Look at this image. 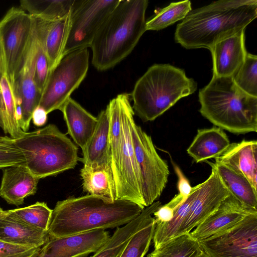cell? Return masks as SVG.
Instances as JSON below:
<instances>
[{
	"label": "cell",
	"mask_w": 257,
	"mask_h": 257,
	"mask_svg": "<svg viewBox=\"0 0 257 257\" xmlns=\"http://www.w3.org/2000/svg\"><path fill=\"white\" fill-rule=\"evenodd\" d=\"M144 208L125 200L87 194L57 202L48 233L61 237L88 231L118 227L137 218Z\"/></svg>",
	"instance_id": "6da1fadb"
},
{
	"label": "cell",
	"mask_w": 257,
	"mask_h": 257,
	"mask_svg": "<svg viewBox=\"0 0 257 257\" xmlns=\"http://www.w3.org/2000/svg\"><path fill=\"white\" fill-rule=\"evenodd\" d=\"M256 17V0L215 1L192 10L177 26L175 40L187 49L210 50L220 40L245 29Z\"/></svg>",
	"instance_id": "7a4b0ae2"
},
{
	"label": "cell",
	"mask_w": 257,
	"mask_h": 257,
	"mask_svg": "<svg viewBox=\"0 0 257 257\" xmlns=\"http://www.w3.org/2000/svg\"><path fill=\"white\" fill-rule=\"evenodd\" d=\"M147 0H120L97 32L90 48L98 71L112 68L133 50L147 31Z\"/></svg>",
	"instance_id": "3957f363"
},
{
	"label": "cell",
	"mask_w": 257,
	"mask_h": 257,
	"mask_svg": "<svg viewBox=\"0 0 257 257\" xmlns=\"http://www.w3.org/2000/svg\"><path fill=\"white\" fill-rule=\"evenodd\" d=\"M198 96L199 112L217 127L236 134L257 132V97L240 89L232 76L213 75Z\"/></svg>",
	"instance_id": "277c9868"
},
{
	"label": "cell",
	"mask_w": 257,
	"mask_h": 257,
	"mask_svg": "<svg viewBox=\"0 0 257 257\" xmlns=\"http://www.w3.org/2000/svg\"><path fill=\"white\" fill-rule=\"evenodd\" d=\"M197 88L196 82L183 69L154 64L137 80L130 94L134 113L144 122L153 121Z\"/></svg>",
	"instance_id": "5b68a950"
},
{
	"label": "cell",
	"mask_w": 257,
	"mask_h": 257,
	"mask_svg": "<svg viewBox=\"0 0 257 257\" xmlns=\"http://www.w3.org/2000/svg\"><path fill=\"white\" fill-rule=\"evenodd\" d=\"M13 140L24 155L25 166L39 179L73 169L80 160L77 146L54 124Z\"/></svg>",
	"instance_id": "8992f818"
},
{
	"label": "cell",
	"mask_w": 257,
	"mask_h": 257,
	"mask_svg": "<svg viewBox=\"0 0 257 257\" xmlns=\"http://www.w3.org/2000/svg\"><path fill=\"white\" fill-rule=\"evenodd\" d=\"M87 48L64 55L51 71L39 106L48 114L61 110L85 78L89 67Z\"/></svg>",
	"instance_id": "52a82bcc"
},
{
	"label": "cell",
	"mask_w": 257,
	"mask_h": 257,
	"mask_svg": "<svg viewBox=\"0 0 257 257\" xmlns=\"http://www.w3.org/2000/svg\"><path fill=\"white\" fill-rule=\"evenodd\" d=\"M131 134L142 198L147 207L161 196L168 182L170 171L167 162L158 155L151 137L135 120L132 123Z\"/></svg>",
	"instance_id": "ba28073f"
},
{
	"label": "cell",
	"mask_w": 257,
	"mask_h": 257,
	"mask_svg": "<svg viewBox=\"0 0 257 257\" xmlns=\"http://www.w3.org/2000/svg\"><path fill=\"white\" fill-rule=\"evenodd\" d=\"M120 0H75L63 56L90 47L99 29Z\"/></svg>",
	"instance_id": "9c48e42d"
},
{
	"label": "cell",
	"mask_w": 257,
	"mask_h": 257,
	"mask_svg": "<svg viewBox=\"0 0 257 257\" xmlns=\"http://www.w3.org/2000/svg\"><path fill=\"white\" fill-rule=\"evenodd\" d=\"M34 19L20 8L12 7L0 21V44L8 77L13 85L32 36Z\"/></svg>",
	"instance_id": "30bf717a"
},
{
	"label": "cell",
	"mask_w": 257,
	"mask_h": 257,
	"mask_svg": "<svg viewBox=\"0 0 257 257\" xmlns=\"http://www.w3.org/2000/svg\"><path fill=\"white\" fill-rule=\"evenodd\" d=\"M119 98L122 123L120 153V179L116 191V200L133 202L143 208L140 174L131 134V125L135 113L131 104V95L123 93Z\"/></svg>",
	"instance_id": "8fae6325"
},
{
	"label": "cell",
	"mask_w": 257,
	"mask_h": 257,
	"mask_svg": "<svg viewBox=\"0 0 257 257\" xmlns=\"http://www.w3.org/2000/svg\"><path fill=\"white\" fill-rule=\"evenodd\" d=\"M199 242L210 257H257V212Z\"/></svg>",
	"instance_id": "7c38bea8"
},
{
	"label": "cell",
	"mask_w": 257,
	"mask_h": 257,
	"mask_svg": "<svg viewBox=\"0 0 257 257\" xmlns=\"http://www.w3.org/2000/svg\"><path fill=\"white\" fill-rule=\"evenodd\" d=\"M36 48L37 38L34 25L27 50L13 84L15 97L21 112L19 124L24 132L29 129L33 112L39 105L42 96L36 80Z\"/></svg>",
	"instance_id": "4fadbf2b"
},
{
	"label": "cell",
	"mask_w": 257,
	"mask_h": 257,
	"mask_svg": "<svg viewBox=\"0 0 257 257\" xmlns=\"http://www.w3.org/2000/svg\"><path fill=\"white\" fill-rule=\"evenodd\" d=\"M203 182L193 187L194 198L189 211L175 236L189 233L214 212L229 193L222 184L215 168Z\"/></svg>",
	"instance_id": "5bb4252c"
},
{
	"label": "cell",
	"mask_w": 257,
	"mask_h": 257,
	"mask_svg": "<svg viewBox=\"0 0 257 257\" xmlns=\"http://www.w3.org/2000/svg\"><path fill=\"white\" fill-rule=\"evenodd\" d=\"M110 237L108 231L103 229L61 237L49 236L36 257H87L101 248Z\"/></svg>",
	"instance_id": "9a60e30c"
},
{
	"label": "cell",
	"mask_w": 257,
	"mask_h": 257,
	"mask_svg": "<svg viewBox=\"0 0 257 257\" xmlns=\"http://www.w3.org/2000/svg\"><path fill=\"white\" fill-rule=\"evenodd\" d=\"M255 212L257 210L245 206L229 193L216 210L189 234L200 241L233 226L247 215Z\"/></svg>",
	"instance_id": "2e32d148"
},
{
	"label": "cell",
	"mask_w": 257,
	"mask_h": 257,
	"mask_svg": "<svg viewBox=\"0 0 257 257\" xmlns=\"http://www.w3.org/2000/svg\"><path fill=\"white\" fill-rule=\"evenodd\" d=\"M71 11L53 20L33 17L36 36L48 58L50 71L63 57L70 27Z\"/></svg>",
	"instance_id": "e0dca14e"
},
{
	"label": "cell",
	"mask_w": 257,
	"mask_h": 257,
	"mask_svg": "<svg viewBox=\"0 0 257 257\" xmlns=\"http://www.w3.org/2000/svg\"><path fill=\"white\" fill-rule=\"evenodd\" d=\"M245 30L220 40L210 50L213 61V75L233 76L242 65L247 54Z\"/></svg>",
	"instance_id": "ac0fdd59"
},
{
	"label": "cell",
	"mask_w": 257,
	"mask_h": 257,
	"mask_svg": "<svg viewBox=\"0 0 257 257\" xmlns=\"http://www.w3.org/2000/svg\"><path fill=\"white\" fill-rule=\"evenodd\" d=\"M39 180L25 165L5 168L0 185V196L10 204L22 205L26 198L35 194Z\"/></svg>",
	"instance_id": "d6986e66"
},
{
	"label": "cell",
	"mask_w": 257,
	"mask_h": 257,
	"mask_svg": "<svg viewBox=\"0 0 257 257\" xmlns=\"http://www.w3.org/2000/svg\"><path fill=\"white\" fill-rule=\"evenodd\" d=\"M215 161L245 177L257 190V141L243 140L230 144Z\"/></svg>",
	"instance_id": "ffe728a7"
},
{
	"label": "cell",
	"mask_w": 257,
	"mask_h": 257,
	"mask_svg": "<svg viewBox=\"0 0 257 257\" xmlns=\"http://www.w3.org/2000/svg\"><path fill=\"white\" fill-rule=\"evenodd\" d=\"M60 111L63 113L68 134L83 153L95 131L97 117L71 97L66 101Z\"/></svg>",
	"instance_id": "44dd1931"
},
{
	"label": "cell",
	"mask_w": 257,
	"mask_h": 257,
	"mask_svg": "<svg viewBox=\"0 0 257 257\" xmlns=\"http://www.w3.org/2000/svg\"><path fill=\"white\" fill-rule=\"evenodd\" d=\"M230 144L228 137L220 127L199 129L187 152L198 163L218 157Z\"/></svg>",
	"instance_id": "7402d4cb"
},
{
	"label": "cell",
	"mask_w": 257,
	"mask_h": 257,
	"mask_svg": "<svg viewBox=\"0 0 257 257\" xmlns=\"http://www.w3.org/2000/svg\"><path fill=\"white\" fill-rule=\"evenodd\" d=\"M49 237L48 231L30 226L7 214L0 218V240L10 243L41 247Z\"/></svg>",
	"instance_id": "603a6c76"
},
{
	"label": "cell",
	"mask_w": 257,
	"mask_h": 257,
	"mask_svg": "<svg viewBox=\"0 0 257 257\" xmlns=\"http://www.w3.org/2000/svg\"><path fill=\"white\" fill-rule=\"evenodd\" d=\"M161 205V203L157 201L145 207L135 219L117 228L107 242L90 257H119L132 236Z\"/></svg>",
	"instance_id": "cb8c5ba5"
},
{
	"label": "cell",
	"mask_w": 257,
	"mask_h": 257,
	"mask_svg": "<svg viewBox=\"0 0 257 257\" xmlns=\"http://www.w3.org/2000/svg\"><path fill=\"white\" fill-rule=\"evenodd\" d=\"M97 122L80 161L90 166L109 165L108 143L110 121L107 109L101 110L97 117Z\"/></svg>",
	"instance_id": "d4e9b609"
},
{
	"label": "cell",
	"mask_w": 257,
	"mask_h": 257,
	"mask_svg": "<svg viewBox=\"0 0 257 257\" xmlns=\"http://www.w3.org/2000/svg\"><path fill=\"white\" fill-rule=\"evenodd\" d=\"M207 163L215 168L231 195L245 206L257 210V190L245 177L221 162Z\"/></svg>",
	"instance_id": "484cf974"
},
{
	"label": "cell",
	"mask_w": 257,
	"mask_h": 257,
	"mask_svg": "<svg viewBox=\"0 0 257 257\" xmlns=\"http://www.w3.org/2000/svg\"><path fill=\"white\" fill-rule=\"evenodd\" d=\"M80 175L83 190L88 194L116 200L114 182L108 165L96 166L83 165Z\"/></svg>",
	"instance_id": "4316f807"
},
{
	"label": "cell",
	"mask_w": 257,
	"mask_h": 257,
	"mask_svg": "<svg viewBox=\"0 0 257 257\" xmlns=\"http://www.w3.org/2000/svg\"><path fill=\"white\" fill-rule=\"evenodd\" d=\"M0 127L13 139L24 133L19 124L13 86L6 73L0 77Z\"/></svg>",
	"instance_id": "83f0119b"
},
{
	"label": "cell",
	"mask_w": 257,
	"mask_h": 257,
	"mask_svg": "<svg viewBox=\"0 0 257 257\" xmlns=\"http://www.w3.org/2000/svg\"><path fill=\"white\" fill-rule=\"evenodd\" d=\"M75 0H23L21 8L32 17L44 20L60 19L71 10Z\"/></svg>",
	"instance_id": "f1b7e54d"
},
{
	"label": "cell",
	"mask_w": 257,
	"mask_h": 257,
	"mask_svg": "<svg viewBox=\"0 0 257 257\" xmlns=\"http://www.w3.org/2000/svg\"><path fill=\"white\" fill-rule=\"evenodd\" d=\"M202 251L199 241L186 233L163 243L147 257H196Z\"/></svg>",
	"instance_id": "f546056e"
},
{
	"label": "cell",
	"mask_w": 257,
	"mask_h": 257,
	"mask_svg": "<svg viewBox=\"0 0 257 257\" xmlns=\"http://www.w3.org/2000/svg\"><path fill=\"white\" fill-rule=\"evenodd\" d=\"M7 211L9 216L47 231L53 212L44 202H37L28 206Z\"/></svg>",
	"instance_id": "4dcf8cb0"
},
{
	"label": "cell",
	"mask_w": 257,
	"mask_h": 257,
	"mask_svg": "<svg viewBox=\"0 0 257 257\" xmlns=\"http://www.w3.org/2000/svg\"><path fill=\"white\" fill-rule=\"evenodd\" d=\"M192 10L188 0L171 3L161 9H158L155 15L146 21L147 30L159 31L183 20Z\"/></svg>",
	"instance_id": "1f68e13d"
},
{
	"label": "cell",
	"mask_w": 257,
	"mask_h": 257,
	"mask_svg": "<svg viewBox=\"0 0 257 257\" xmlns=\"http://www.w3.org/2000/svg\"><path fill=\"white\" fill-rule=\"evenodd\" d=\"M194 194V188L192 187L191 193L176 210L173 218L167 223L156 225L153 237L155 248L175 237L178 229L188 214Z\"/></svg>",
	"instance_id": "d6a6232c"
},
{
	"label": "cell",
	"mask_w": 257,
	"mask_h": 257,
	"mask_svg": "<svg viewBox=\"0 0 257 257\" xmlns=\"http://www.w3.org/2000/svg\"><path fill=\"white\" fill-rule=\"evenodd\" d=\"M156 225L154 217L149 216L142 227L130 238L119 257H144L153 239Z\"/></svg>",
	"instance_id": "836d02e7"
},
{
	"label": "cell",
	"mask_w": 257,
	"mask_h": 257,
	"mask_svg": "<svg viewBox=\"0 0 257 257\" xmlns=\"http://www.w3.org/2000/svg\"><path fill=\"white\" fill-rule=\"evenodd\" d=\"M235 84L247 94L257 97V56L247 53L244 61L232 76Z\"/></svg>",
	"instance_id": "e575fe53"
},
{
	"label": "cell",
	"mask_w": 257,
	"mask_h": 257,
	"mask_svg": "<svg viewBox=\"0 0 257 257\" xmlns=\"http://www.w3.org/2000/svg\"><path fill=\"white\" fill-rule=\"evenodd\" d=\"M25 165V159L22 151L14 143L10 137H0V169Z\"/></svg>",
	"instance_id": "d590c367"
},
{
	"label": "cell",
	"mask_w": 257,
	"mask_h": 257,
	"mask_svg": "<svg viewBox=\"0 0 257 257\" xmlns=\"http://www.w3.org/2000/svg\"><path fill=\"white\" fill-rule=\"evenodd\" d=\"M36 38L37 48L35 57L36 80L38 88L42 94L51 71L49 61L45 52L39 42L37 36Z\"/></svg>",
	"instance_id": "8d00e7d4"
},
{
	"label": "cell",
	"mask_w": 257,
	"mask_h": 257,
	"mask_svg": "<svg viewBox=\"0 0 257 257\" xmlns=\"http://www.w3.org/2000/svg\"><path fill=\"white\" fill-rule=\"evenodd\" d=\"M40 248L14 244L0 240V257H36Z\"/></svg>",
	"instance_id": "74e56055"
},
{
	"label": "cell",
	"mask_w": 257,
	"mask_h": 257,
	"mask_svg": "<svg viewBox=\"0 0 257 257\" xmlns=\"http://www.w3.org/2000/svg\"><path fill=\"white\" fill-rule=\"evenodd\" d=\"M186 199L178 194L166 204L161 205L153 213L156 224L170 221L176 210Z\"/></svg>",
	"instance_id": "f35d334b"
},
{
	"label": "cell",
	"mask_w": 257,
	"mask_h": 257,
	"mask_svg": "<svg viewBox=\"0 0 257 257\" xmlns=\"http://www.w3.org/2000/svg\"><path fill=\"white\" fill-rule=\"evenodd\" d=\"M170 158L174 171L178 177L177 188L179 194L186 199L191 193L192 187L181 169L172 161L171 157Z\"/></svg>",
	"instance_id": "ab89813d"
},
{
	"label": "cell",
	"mask_w": 257,
	"mask_h": 257,
	"mask_svg": "<svg viewBox=\"0 0 257 257\" xmlns=\"http://www.w3.org/2000/svg\"><path fill=\"white\" fill-rule=\"evenodd\" d=\"M48 114L43 107L38 105L32 113V120L33 123L37 126H43L47 122Z\"/></svg>",
	"instance_id": "60d3db41"
},
{
	"label": "cell",
	"mask_w": 257,
	"mask_h": 257,
	"mask_svg": "<svg viewBox=\"0 0 257 257\" xmlns=\"http://www.w3.org/2000/svg\"><path fill=\"white\" fill-rule=\"evenodd\" d=\"M5 73H7L2 49L0 44V77L3 74Z\"/></svg>",
	"instance_id": "b9f144b4"
},
{
	"label": "cell",
	"mask_w": 257,
	"mask_h": 257,
	"mask_svg": "<svg viewBox=\"0 0 257 257\" xmlns=\"http://www.w3.org/2000/svg\"><path fill=\"white\" fill-rule=\"evenodd\" d=\"M7 214V210H4L2 208L0 207V218Z\"/></svg>",
	"instance_id": "7bdbcfd3"
},
{
	"label": "cell",
	"mask_w": 257,
	"mask_h": 257,
	"mask_svg": "<svg viewBox=\"0 0 257 257\" xmlns=\"http://www.w3.org/2000/svg\"><path fill=\"white\" fill-rule=\"evenodd\" d=\"M196 257H210L206 252L203 251L199 255Z\"/></svg>",
	"instance_id": "ee69618b"
}]
</instances>
